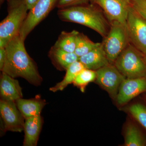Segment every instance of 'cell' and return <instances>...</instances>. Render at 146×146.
<instances>
[{
    "label": "cell",
    "mask_w": 146,
    "mask_h": 146,
    "mask_svg": "<svg viewBox=\"0 0 146 146\" xmlns=\"http://www.w3.org/2000/svg\"><path fill=\"white\" fill-rule=\"evenodd\" d=\"M102 41L104 48L110 63L115 60L130 44L126 24L114 22Z\"/></svg>",
    "instance_id": "5b68a950"
},
{
    "label": "cell",
    "mask_w": 146,
    "mask_h": 146,
    "mask_svg": "<svg viewBox=\"0 0 146 146\" xmlns=\"http://www.w3.org/2000/svg\"><path fill=\"white\" fill-rule=\"evenodd\" d=\"M1 99L16 102L23 98L22 89L18 80L2 72L0 80Z\"/></svg>",
    "instance_id": "7c38bea8"
},
{
    "label": "cell",
    "mask_w": 146,
    "mask_h": 146,
    "mask_svg": "<svg viewBox=\"0 0 146 146\" xmlns=\"http://www.w3.org/2000/svg\"><path fill=\"white\" fill-rule=\"evenodd\" d=\"M16 103L25 119L41 115L42 109L47 104L46 101L39 95L30 99H24L21 98L16 100Z\"/></svg>",
    "instance_id": "9a60e30c"
},
{
    "label": "cell",
    "mask_w": 146,
    "mask_h": 146,
    "mask_svg": "<svg viewBox=\"0 0 146 146\" xmlns=\"http://www.w3.org/2000/svg\"><path fill=\"white\" fill-rule=\"evenodd\" d=\"M101 43L93 42L85 35L79 33L74 53L79 58L81 57L99 46Z\"/></svg>",
    "instance_id": "ffe728a7"
},
{
    "label": "cell",
    "mask_w": 146,
    "mask_h": 146,
    "mask_svg": "<svg viewBox=\"0 0 146 146\" xmlns=\"http://www.w3.org/2000/svg\"><path fill=\"white\" fill-rule=\"evenodd\" d=\"M48 56L53 65L60 71H66L71 64L79 60L74 52H67L54 46L49 52Z\"/></svg>",
    "instance_id": "2e32d148"
},
{
    "label": "cell",
    "mask_w": 146,
    "mask_h": 146,
    "mask_svg": "<svg viewBox=\"0 0 146 146\" xmlns=\"http://www.w3.org/2000/svg\"><path fill=\"white\" fill-rule=\"evenodd\" d=\"M5 1V0H0V4H1V5L3 4V3Z\"/></svg>",
    "instance_id": "4316f807"
},
{
    "label": "cell",
    "mask_w": 146,
    "mask_h": 146,
    "mask_svg": "<svg viewBox=\"0 0 146 146\" xmlns=\"http://www.w3.org/2000/svg\"><path fill=\"white\" fill-rule=\"evenodd\" d=\"M130 44L143 54H146V20L131 7L126 23Z\"/></svg>",
    "instance_id": "52a82bcc"
},
{
    "label": "cell",
    "mask_w": 146,
    "mask_h": 146,
    "mask_svg": "<svg viewBox=\"0 0 146 146\" xmlns=\"http://www.w3.org/2000/svg\"><path fill=\"white\" fill-rule=\"evenodd\" d=\"M100 7L110 24L118 22L126 24L131 5L130 0H91Z\"/></svg>",
    "instance_id": "9c48e42d"
},
{
    "label": "cell",
    "mask_w": 146,
    "mask_h": 146,
    "mask_svg": "<svg viewBox=\"0 0 146 146\" xmlns=\"http://www.w3.org/2000/svg\"><path fill=\"white\" fill-rule=\"evenodd\" d=\"M43 124L41 115L25 119L24 146H36Z\"/></svg>",
    "instance_id": "5bb4252c"
},
{
    "label": "cell",
    "mask_w": 146,
    "mask_h": 146,
    "mask_svg": "<svg viewBox=\"0 0 146 146\" xmlns=\"http://www.w3.org/2000/svg\"><path fill=\"white\" fill-rule=\"evenodd\" d=\"M59 0H38L32 8L29 11L27 16L20 30L21 38L25 41L35 28L48 16Z\"/></svg>",
    "instance_id": "8992f818"
},
{
    "label": "cell",
    "mask_w": 146,
    "mask_h": 146,
    "mask_svg": "<svg viewBox=\"0 0 146 146\" xmlns=\"http://www.w3.org/2000/svg\"><path fill=\"white\" fill-rule=\"evenodd\" d=\"M7 6L8 14L0 23V48L19 34L29 11L25 0H7Z\"/></svg>",
    "instance_id": "3957f363"
},
{
    "label": "cell",
    "mask_w": 146,
    "mask_h": 146,
    "mask_svg": "<svg viewBox=\"0 0 146 146\" xmlns=\"http://www.w3.org/2000/svg\"><path fill=\"white\" fill-rule=\"evenodd\" d=\"M145 92L146 76L126 78L120 86L116 100L118 104L123 105Z\"/></svg>",
    "instance_id": "8fae6325"
},
{
    "label": "cell",
    "mask_w": 146,
    "mask_h": 146,
    "mask_svg": "<svg viewBox=\"0 0 146 146\" xmlns=\"http://www.w3.org/2000/svg\"><path fill=\"white\" fill-rule=\"evenodd\" d=\"M144 58L145 62L146 63V54H144Z\"/></svg>",
    "instance_id": "83f0119b"
},
{
    "label": "cell",
    "mask_w": 146,
    "mask_h": 146,
    "mask_svg": "<svg viewBox=\"0 0 146 146\" xmlns=\"http://www.w3.org/2000/svg\"><path fill=\"white\" fill-rule=\"evenodd\" d=\"M129 112L136 121L146 130V107L140 103L135 104L129 106Z\"/></svg>",
    "instance_id": "7402d4cb"
},
{
    "label": "cell",
    "mask_w": 146,
    "mask_h": 146,
    "mask_svg": "<svg viewBox=\"0 0 146 146\" xmlns=\"http://www.w3.org/2000/svg\"><path fill=\"white\" fill-rule=\"evenodd\" d=\"M24 43L19 34L9 42L5 47L6 58L2 72L13 78H23L33 85L39 86L43 79L36 63L27 52Z\"/></svg>",
    "instance_id": "6da1fadb"
},
{
    "label": "cell",
    "mask_w": 146,
    "mask_h": 146,
    "mask_svg": "<svg viewBox=\"0 0 146 146\" xmlns=\"http://www.w3.org/2000/svg\"><path fill=\"white\" fill-rule=\"evenodd\" d=\"M85 68L84 65L79 60L73 63L66 70V74L63 80L51 87L50 91L54 93L63 91L68 85L73 83L79 73Z\"/></svg>",
    "instance_id": "e0dca14e"
},
{
    "label": "cell",
    "mask_w": 146,
    "mask_h": 146,
    "mask_svg": "<svg viewBox=\"0 0 146 146\" xmlns=\"http://www.w3.org/2000/svg\"><path fill=\"white\" fill-rule=\"evenodd\" d=\"M0 113L3 121L4 131L21 132L24 130L25 119L16 102L1 99Z\"/></svg>",
    "instance_id": "30bf717a"
},
{
    "label": "cell",
    "mask_w": 146,
    "mask_h": 146,
    "mask_svg": "<svg viewBox=\"0 0 146 146\" xmlns=\"http://www.w3.org/2000/svg\"><path fill=\"white\" fill-rule=\"evenodd\" d=\"M96 71L97 83L113 99H116L121 84L126 78L114 64L108 65Z\"/></svg>",
    "instance_id": "ba28073f"
},
{
    "label": "cell",
    "mask_w": 146,
    "mask_h": 146,
    "mask_svg": "<svg viewBox=\"0 0 146 146\" xmlns=\"http://www.w3.org/2000/svg\"><path fill=\"white\" fill-rule=\"evenodd\" d=\"M57 15L61 21L89 27L103 38L107 35L111 26L102 9L94 3L59 9Z\"/></svg>",
    "instance_id": "7a4b0ae2"
},
{
    "label": "cell",
    "mask_w": 146,
    "mask_h": 146,
    "mask_svg": "<svg viewBox=\"0 0 146 146\" xmlns=\"http://www.w3.org/2000/svg\"><path fill=\"white\" fill-rule=\"evenodd\" d=\"M124 145L126 146H146V141L138 128L129 124L126 128Z\"/></svg>",
    "instance_id": "d6986e66"
},
{
    "label": "cell",
    "mask_w": 146,
    "mask_h": 146,
    "mask_svg": "<svg viewBox=\"0 0 146 146\" xmlns=\"http://www.w3.org/2000/svg\"><path fill=\"white\" fill-rule=\"evenodd\" d=\"M90 1L91 0H59L56 7L59 9H61L87 4L89 3Z\"/></svg>",
    "instance_id": "cb8c5ba5"
},
{
    "label": "cell",
    "mask_w": 146,
    "mask_h": 146,
    "mask_svg": "<svg viewBox=\"0 0 146 146\" xmlns=\"http://www.w3.org/2000/svg\"><path fill=\"white\" fill-rule=\"evenodd\" d=\"M6 58L5 48H0V70L2 71Z\"/></svg>",
    "instance_id": "d4e9b609"
},
{
    "label": "cell",
    "mask_w": 146,
    "mask_h": 146,
    "mask_svg": "<svg viewBox=\"0 0 146 146\" xmlns=\"http://www.w3.org/2000/svg\"><path fill=\"white\" fill-rule=\"evenodd\" d=\"M79 33L76 30L71 32L62 31L54 46L67 52H74Z\"/></svg>",
    "instance_id": "ac0fdd59"
},
{
    "label": "cell",
    "mask_w": 146,
    "mask_h": 146,
    "mask_svg": "<svg viewBox=\"0 0 146 146\" xmlns=\"http://www.w3.org/2000/svg\"><path fill=\"white\" fill-rule=\"evenodd\" d=\"M96 78V71L85 68L76 77L73 84L82 92H84L86 86Z\"/></svg>",
    "instance_id": "44dd1931"
},
{
    "label": "cell",
    "mask_w": 146,
    "mask_h": 146,
    "mask_svg": "<svg viewBox=\"0 0 146 146\" xmlns=\"http://www.w3.org/2000/svg\"><path fill=\"white\" fill-rule=\"evenodd\" d=\"M131 7L146 20V0H130Z\"/></svg>",
    "instance_id": "603a6c76"
},
{
    "label": "cell",
    "mask_w": 146,
    "mask_h": 146,
    "mask_svg": "<svg viewBox=\"0 0 146 146\" xmlns=\"http://www.w3.org/2000/svg\"><path fill=\"white\" fill-rule=\"evenodd\" d=\"M78 60L85 68L94 71L98 70L110 63L102 42L88 53L79 58Z\"/></svg>",
    "instance_id": "4fadbf2b"
},
{
    "label": "cell",
    "mask_w": 146,
    "mask_h": 146,
    "mask_svg": "<svg viewBox=\"0 0 146 146\" xmlns=\"http://www.w3.org/2000/svg\"><path fill=\"white\" fill-rule=\"evenodd\" d=\"M37 1L38 0H25L28 7L29 10L32 8L33 7L34 5Z\"/></svg>",
    "instance_id": "484cf974"
},
{
    "label": "cell",
    "mask_w": 146,
    "mask_h": 146,
    "mask_svg": "<svg viewBox=\"0 0 146 146\" xmlns=\"http://www.w3.org/2000/svg\"><path fill=\"white\" fill-rule=\"evenodd\" d=\"M114 64L126 78L146 76L144 54L130 43L118 56Z\"/></svg>",
    "instance_id": "277c9868"
}]
</instances>
